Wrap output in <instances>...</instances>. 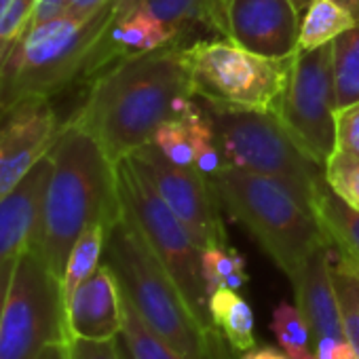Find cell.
<instances>
[{
    "mask_svg": "<svg viewBox=\"0 0 359 359\" xmlns=\"http://www.w3.org/2000/svg\"><path fill=\"white\" fill-rule=\"evenodd\" d=\"M189 45L125 57L89 81V93L72 123L91 133L118 163L150 144L161 125L189 114L193 104Z\"/></svg>",
    "mask_w": 359,
    "mask_h": 359,
    "instance_id": "obj_1",
    "label": "cell"
},
{
    "mask_svg": "<svg viewBox=\"0 0 359 359\" xmlns=\"http://www.w3.org/2000/svg\"><path fill=\"white\" fill-rule=\"evenodd\" d=\"M49 156L51 171L30 248L62 279L76 239L97 224L110 229L123 216V203L118 163L76 123L64 121Z\"/></svg>",
    "mask_w": 359,
    "mask_h": 359,
    "instance_id": "obj_2",
    "label": "cell"
},
{
    "mask_svg": "<svg viewBox=\"0 0 359 359\" xmlns=\"http://www.w3.org/2000/svg\"><path fill=\"white\" fill-rule=\"evenodd\" d=\"M104 262L116 275L125 298L173 351L184 359H229L222 334L193 313L125 212L108 231Z\"/></svg>",
    "mask_w": 359,
    "mask_h": 359,
    "instance_id": "obj_3",
    "label": "cell"
},
{
    "mask_svg": "<svg viewBox=\"0 0 359 359\" xmlns=\"http://www.w3.org/2000/svg\"><path fill=\"white\" fill-rule=\"evenodd\" d=\"M210 182L220 205L290 279L317 250L330 245L317 216L277 180L222 165L210 173Z\"/></svg>",
    "mask_w": 359,
    "mask_h": 359,
    "instance_id": "obj_4",
    "label": "cell"
},
{
    "mask_svg": "<svg viewBox=\"0 0 359 359\" xmlns=\"http://www.w3.org/2000/svg\"><path fill=\"white\" fill-rule=\"evenodd\" d=\"M112 7L114 0L89 18L66 11L30 26L0 70V110L26 97L51 100L76 81H89Z\"/></svg>",
    "mask_w": 359,
    "mask_h": 359,
    "instance_id": "obj_5",
    "label": "cell"
},
{
    "mask_svg": "<svg viewBox=\"0 0 359 359\" xmlns=\"http://www.w3.org/2000/svg\"><path fill=\"white\" fill-rule=\"evenodd\" d=\"M203 112L224 165L277 180L313 212L325 182L323 167L302 150L275 112L224 110L208 104Z\"/></svg>",
    "mask_w": 359,
    "mask_h": 359,
    "instance_id": "obj_6",
    "label": "cell"
},
{
    "mask_svg": "<svg viewBox=\"0 0 359 359\" xmlns=\"http://www.w3.org/2000/svg\"><path fill=\"white\" fill-rule=\"evenodd\" d=\"M292 57L271 60L252 53L231 39L216 36L189 45L195 97L224 110L275 112L283 100Z\"/></svg>",
    "mask_w": 359,
    "mask_h": 359,
    "instance_id": "obj_7",
    "label": "cell"
},
{
    "mask_svg": "<svg viewBox=\"0 0 359 359\" xmlns=\"http://www.w3.org/2000/svg\"><path fill=\"white\" fill-rule=\"evenodd\" d=\"M116 167L123 212L133 220L193 313L201 321L212 323L208 315L210 294L201 273V248L193 239L189 226L171 212L129 158L118 161Z\"/></svg>",
    "mask_w": 359,
    "mask_h": 359,
    "instance_id": "obj_8",
    "label": "cell"
},
{
    "mask_svg": "<svg viewBox=\"0 0 359 359\" xmlns=\"http://www.w3.org/2000/svg\"><path fill=\"white\" fill-rule=\"evenodd\" d=\"M68 340L62 281L28 248L15 258L0 321V359H39L47 346Z\"/></svg>",
    "mask_w": 359,
    "mask_h": 359,
    "instance_id": "obj_9",
    "label": "cell"
},
{
    "mask_svg": "<svg viewBox=\"0 0 359 359\" xmlns=\"http://www.w3.org/2000/svg\"><path fill=\"white\" fill-rule=\"evenodd\" d=\"M277 116L302 150L321 167L336 152V91L332 43L298 51Z\"/></svg>",
    "mask_w": 359,
    "mask_h": 359,
    "instance_id": "obj_10",
    "label": "cell"
},
{
    "mask_svg": "<svg viewBox=\"0 0 359 359\" xmlns=\"http://www.w3.org/2000/svg\"><path fill=\"white\" fill-rule=\"evenodd\" d=\"M127 158L152 184L171 212L189 226L201 250L229 245L220 218L222 205L205 171L197 165H180L171 161L154 142L137 148Z\"/></svg>",
    "mask_w": 359,
    "mask_h": 359,
    "instance_id": "obj_11",
    "label": "cell"
},
{
    "mask_svg": "<svg viewBox=\"0 0 359 359\" xmlns=\"http://www.w3.org/2000/svg\"><path fill=\"white\" fill-rule=\"evenodd\" d=\"M62 125L47 97H26L0 110V199L49 154Z\"/></svg>",
    "mask_w": 359,
    "mask_h": 359,
    "instance_id": "obj_12",
    "label": "cell"
},
{
    "mask_svg": "<svg viewBox=\"0 0 359 359\" xmlns=\"http://www.w3.org/2000/svg\"><path fill=\"white\" fill-rule=\"evenodd\" d=\"M224 39L239 47L285 60L298 53L300 13L292 0H222Z\"/></svg>",
    "mask_w": 359,
    "mask_h": 359,
    "instance_id": "obj_13",
    "label": "cell"
},
{
    "mask_svg": "<svg viewBox=\"0 0 359 359\" xmlns=\"http://www.w3.org/2000/svg\"><path fill=\"white\" fill-rule=\"evenodd\" d=\"M171 43L173 39L167 28L142 0H114L112 15L97 47L89 81L118 60L142 55Z\"/></svg>",
    "mask_w": 359,
    "mask_h": 359,
    "instance_id": "obj_14",
    "label": "cell"
},
{
    "mask_svg": "<svg viewBox=\"0 0 359 359\" xmlns=\"http://www.w3.org/2000/svg\"><path fill=\"white\" fill-rule=\"evenodd\" d=\"M70 338L108 340L123 330V292L112 269L102 266L83 281L66 302Z\"/></svg>",
    "mask_w": 359,
    "mask_h": 359,
    "instance_id": "obj_15",
    "label": "cell"
},
{
    "mask_svg": "<svg viewBox=\"0 0 359 359\" xmlns=\"http://www.w3.org/2000/svg\"><path fill=\"white\" fill-rule=\"evenodd\" d=\"M290 281L296 306L306 319L315 342L321 338L344 340L342 311L332 275V245L317 250Z\"/></svg>",
    "mask_w": 359,
    "mask_h": 359,
    "instance_id": "obj_16",
    "label": "cell"
},
{
    "mask_svg": "<svg viewBox=\"0 0 359 359\" xmlns=\"http://www.w3.org/2000/svg\"><path fill=\"white\" fill-rule=\"evenodd\" d=\"M49 171L51 156L47 154L18 189L0 199V264L18 258L32 245Z\"/></svg>",
    "mask_w": 359,
    "mask_h": 359,
    "instance_id": "obj_17",
    "label": "cell"
},
{
    "mask_svg": "<svg viewBox=\"0 0 359 359\" xmlns=\"http://www.w3.org/2000/svg\"><path fill=\"white\" fill-rule=\"evenodd\" d=\"M152 142L171 161L180 165H197L208 175L224 165L220 150L214 142L212 125L205 112L197 106L189 114L161 125Z\"/></svg>",
    "mask_w": 359,
    "mask_h": 359,
    "instance_id": "obj_18",
    "label": "cell"
},
{
    "mask_svg": "<svg viewBox=\"0 0 359 359\" xmlns=\"http://www.w3.org/2000/svg\"><path fill=\"white\" fill-rule=\"evenodd\" d=\"M167 28L173 43L193 45L205 32L224 36L222 0H142Z\"/></svg>",
    "mask_w": 359,
    "mask_h": 359,
    "instance_id": "obj_19",
    "label": "cell"
},
{
    "mask_svg": "<svg viewBox=\"0 0 359 359\" xmlns=\"http://www.w3.org/2000/svg\"><path fill=\"white\" fill-rule=\"evenodd\" d=\"M313 212L338 256L359 266V212L340 199L327 182L321 184Z\"/></svg>",
    "mask_w": 359,
    "mask_h": 359,
    "instance_id": "obj_20",
    "label": "cell"
},
{
    "mask_svg": "<svg viewBox=\"0 0 359 359\" xmlns=\"http://www.w3.org/2000/svg\"><path fill=\"white\" fill-rule=\"evenodd\" d=\"M208 315L212 325L222 334L233 353H245L256 346L254 311L237 290L220 287L208 300Z\"/></svg>",
    "mask_w": 359,
    "mask_h": 359,
    "instance_id": "obj_21",
    "label": "cell"
},
{
    "mask_svg": "<svg viewBox=\"0 0 359 359\" xmlns=\"http://www.w3.org/2000/svg\"><path fill=\"white\" fill-rule=\"evenodd\" d=\"M355 26L353 15L336 0H313L300 15L298 51L319 49Z\"/></svg>",
    "mask_w": 359,
    "mask_h": 359,
    "instance_id": "obj_22",
    "label": "cell"
},
{
    "mask_svg": "<svg viewBox=\"0 0 359 359\" xmlns=\"http://www.w3.org/2000/svg\"><path fill=\"white\" fill-rule=\"evenodd\" d=\"M108 226H91L87 229L76 243L72 245L64 273H62V294L64 302L70 300V296L76 292V287L87 281L104 262V250H106V237H108Z\"/></svg>",
    "mask_w": 359,
    "mask_h": 359,
    "instance_id": "obj_23",
    "label": "cell"
},
{
    "mask_svg": "<svg viewBox=\"0 0 359 359\" xmlns=\"http://www.w3.org/2000/svg\"><path fill=\"white\" fill-rule=\"evenodd\" d=\"M118 340L125 359H184L142 319V315L125 298V294H123V330Z\"/></svg>",
    "mask_w": 359,
    "mask_h": 359,
    "instance_id": "obj_24",
    "label": "cell"
},
{
    "mask_svg": "<svg viewBox=\"0 0 359 359\" xmlns=\"http://www.w3.org/2000/svg\"><path fill=\"white\" fill-rule=\"evenodd\" d=\"M336 108L359 102V24L332 41Z\"/></svg>",
    "mask_w": 359,
    "mask_h": 359,
    "instance_id": "obj_25",
    "label": "cell"
},
{
    "mask_svg": "<svg viewBox=\"0 0 359 359\" xmlns=\"http://www.w3.org/2000/svg\"><path fill=\"white\" fill-rule=\"evenodd\" d=\"M201 273L210 296L220 287L239 292L250 281L245 273V258L229 245L201 250Z\"/></svg>",
    "mask_w": 359,
    "mask_h": 359,
    "instance_id": "obj_26",
    "label": "cell"
},
{
    "mask_svg": "<svg viewBox=\"0 0 359 359\" xmlns=\"http://www.w3.org/2000/svg\"><path fill=\"white\" fill-rule=\"evenodd\" d=\"M273 334L279 342V348L290 355V359H304L311 355V327L306 319L302 317L300 309L290 302L277 304L273 311V321H271Z\"/></svg>",
    "mask_w": 359,
    "mask_h": 359,
    "instance_id": "obj_27",
    "label": "cell"
},
{
    "mask_svg": "<svg viewBox=\"0 0 359 359\" xmlns=\"http://www.w3.org/2000/svg\"><path fill=\"white\" fill-rule=\"evenodd\" d=\"M39 0H0V70L28 32Z\"/></svg>",
    "mask_w": 359,
    "mask_h": 359,
    "instance_id": "obj_28",
    "label": "cell"
},
{
    "mask_svg": "<svg viewBox=\"0 0 359 359\" xmlns=\"http://www.w3.org/2000/svg\"><path fill=\"white\" fill-rule=\"evenodd\" d=\"M323 175L330 189L359 212V156L334 152L323 167Z\"/></svg>",
    "mask_w": 359,
    "mask_h": 359,
    "instance_id": "obj_29",
    "label": "cell"
},
{
    "mask_svg": "<svg viewBox=\"0 0 359 359\" xmlns=\"http://www.w3.org/2000/svg\"><path fill=\"white\" fill-rule=\"evenodd\" d=\"M336 152L359 156V102L336 108Z\"/></svg>",
    "mask_w": 359,
    "mask_h": 359,
    "instance_id": "obj_30",
    "label": "cell"
},
{
    "mask_svg": "<svg viewBox=\"0 0 359 359\" xmlns=\"http://www.w3.org/2000/svg\"><path fill=\"white\" fill-rule=\"evenodd\" d=\"M70 359H125L121 340H87V338H70L68 340Z\"/></svg>",
    "mask_w": 359,
    "mask_h": 359,
    "instance_id": "obj_31",
    "label": "cell"
},
{
    "mask_svg": "<svg viewBox=\"0 0 359 359\" xmlns=\"http://www.w3.org/2000/svg\"><path fill=\"white\" fill-rule=\"evenodd\" d=\"M332 275L336 294L346 298L359 311V266L336 254V260L332 258Z\"/></svg>",
    "mask_w": 359,
    "mask_h": 359,
    "instance_id": "obj_32",
    "label": "cell"
},
{
    "mask_svg": "<svg viewBox=\"0 0 359 359\" xmlns=\"http://www.w3.org/2000/svg\"><path fill=\"white\" fill-rule=\"evenodd\" d=\"M315 355L317 359H359L353 344L344 338V340H336V338H321L315 342Z\"/></svg>",
    "mask_w": 359,
    "mask_h": 359,
    "instance_id": "obj_33",
    "label": "cell"
},
{
    "mask_svg": "<svg viewBox=\"0 0 359 359\" xmlns=\"http://www.w3.org/2000/svg\"><path fill=\"white\" fill-rule=\"evenodd\" d=\"M112 0H66V11L76 18H89L104 7H108Z\"/></svg>",
    "mask_w": 359,
    "mask_h": 359,
    "instance_id": "obj_34",
    "label": "cell"
},
{
    "mask_svg": "<svg viewBox=\"0 0 359 359\" xmlns=\"http://www.w3.org/2000/svg\"><path fill=\"white\" fill-rule=\"evenodd\" d=\"M13 269H15V258L0 264V321H3V309H5V300L9 292V283L13 277Z\"/></svg>",
    "mask_w": 359,
    "mask_h": 359,
    "instance_id": "obj_35",
    "label": "cell"
},
{
    "mask_svg": "<svg viewBox=\"0 0 359 359\" xmlns=\"http://www.w3.org/2000/svg\"><path fill=\"white\" fill-rule=\"evenodd\" d=\"M239 359H290V355L275 346H260V348L254 346L252 351H245Z\"/></svg>",
    "mask_w": 359,
    "mask_h": 359,
    "instance_id": "obj_36",
    "label": "cell"
},
{
    "mask_svg": "<svg viewBox=\"0 0 359 359\" xmlns=\"http://www.w3.org/2000/svg\"><path fill=\"white\" fill-rule=\"evenodd\" d=\"M39 359H70V348H68V342H55V344L47 346Z\"/></svg>",
    "mask_w": 359,
    "mask_h": 359,
    "instance_id": "obj_37",
    "label": "cell"
},
{
    "mask_svg": "<svg viewBox=\"0 0 359 359\" xmlns=\"http://www.w3.org/2000/svg\"><path fill=\"white\" fill-rule=\"evenodd\" d=\"M338 5H342L351 15H353V20L359 24V0H336Z\"/></svg>",
    "mask_w": 359,
    "mask_h": 359,
    "instance_id": "obj_38",
    "label": "cell"
},
{
    "mask_svg": "<svg viewBox=\"0 0 359 359\" xmlns=\"http://www.w3.org/2000/svg\"><path fill=\"white\" fill-rule=\"evenodd\" d=\"M292 3H294V7H296V11H298V13L302 15V13L306 11V7H309V5L313 3V0H292Z\"/></svg>",
    "mask_w": 359,
    "mask_h": 359,
    "instance_id": "obj_39",
    "label": "cell"
},
{
    "mask_svg": "<svg viewBox=\"0 0 359 359\" xmlns=\"http://www.w3.org/2000/svg\"><path fill=\"white\" fill-rule=\"evenodd\" d=\"M304 359H317V355H315V351H313V353H311V355H306V357H304Z\"/></svg>",
    "mask_w": 359,
    "mask_h": 359,
    "instance_id": "obj_40",
    "label": "cell"
}]
</instances>
